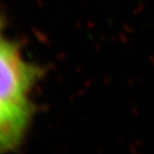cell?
Listing matches in <instances>:
<instances>
[{
    "label": "cell",
    "mask_w": 154,
    "mask_h": 154,
    "mask_svg": "<svg viewBox=\"0 0 154 154\" xmlns=\"http://www.w3.org/2000/svg\"><path fill=\"white\" fill-rule=\"evenodd\" d=\"M40 77V70L30 64L20 47L5 34L0 17V100L14 105H31L29 96Z\"/></svg>",
    "instance_id": "1"
},
{
    "label": "cell",
    "mask_w": 154,
    "mask_h": 154,
    "mask_svg": "<svg viewBox=\"0 0 154 154\" xmlns=\"http://www.w3.org/2000/svg\"><path fill=\"white\" fill-rule=\"evenodd\" d=\"M32 118L31 105H14L0 100V153L22 143Z\"/></svg>",
    "instance_id": "2"
}]
</instances>
